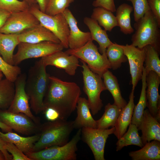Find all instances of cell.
Wrapping results in <instances>:
<instances>
[{"label": "cell", "instance_id": "obj_1", "mask_svg": "<svg viewBox=\"0 0 160 160\" xmlns=\"http://www.w3.org/2000/svg\"><path fill=\"white\" fill-rule=\"evenodd\" d=\"M81 94V89L76 83L50 76L43 100L45 109L50 107L55 109L60 118L67 120L76 108Z\"/></svg>", "mask_w": 160, "mask_h": 160}, {"label": "cell", "instance_id": "obj_2", "mask_svg": "<svg viewBox=\"0 0 160 160\" xmlns=\"http://www.w3.org/2000/svg\"><path fill=\"white\" fill-rule=\"evenodd\" d=\"M46 67L40 59L30 68L26 77L25 90L31 108L36 114L45 109L43 100L50 76L46 71Z\"/></svg>", "mask_w": 160, "mask_h": 160}, {"label": "cell", "instance_id": "obj_3", "mask_svg": "<svg viewBox=\"0 0 160 160\" xmlns=\"http://www.w3.org/2000/svg\"><path fill=\"white\" fill-rule=\"evenodd\" d=\"M74 129L73 121H67L60 118L41 124L38 132L39 138L34 144L31 152L66 144L68 142L70 135Z\"/></svg>", "mask_w": 160, "mask_h": 160}, {"label": "cell", "instance_id": "obj_4", "mask_svg": "<svg viewBox=\"0 0 160 160\" xmlns=\"http://www.w3.org/2000/svg\"><path fill=\"white\" fill-rule=\"evenodd\" d=\"M134 26L135 31L132 36L131 44L139 48L151 45L160 53V25L151 10L136 22Z\"/></svg>", "mask_w": 160, "mask_h": 160}, {"label": "cell", "instance_id": "obj_5", "mask_svg": "<svg viewBox=\"0 0 160 160\" xmlns=\"http://www.w3.org/2000/svg\"><path fill=\"white\" fill-rule=\"evenodd\" d=\"M93 41L91 39L80 48L69 49L65 52L80 59L86 63L91 71L103 78V73L111 68V66L106 52L100 54Z\"/></svg>", "mask_w": 160, "mask_h": 160}, {"label": "cell", "instance_id": "obj_6", "mask_svg": "<svg viewBox=\"0 0 160 160\" xmlns=\"http://www.w3.org/2000/svg\"><path fill=\"white\" fill-rule=\"evenodd\" d=\"M81 61L82 63L83 90L87 96L90 110L92 114L94 115L103 106L100 95L101 93L106 89L102 78L91 71L85 62Z\"/></svg>", "mask_w": 160, "mask_h": 160}, {"label": "cell", "instance_id": "obj_7", "mask_svg": "<svg viewBox=\"0 0 160 160\" xmlns=\"http://www.w3.org/2000/svg\"><path fill=\"white\" fill-rule=\"evenodd\" d=\"M81 135V129H79L71 140L64 145L52 146L25 154L31 160H76L77 144Z\"/></svg>", "mask_w": 160, "mask_h": 160}, {"label": "cell", "instance_id": "obj_8", "mask_svg": "<svg viewBox=\"0 0 160 160\" xmlns=\"http://www.w3.org/2000/svg\"><path fill=\"white\" fill-rule=\"evenodd\" d=\"M29 10L38 19L41 25L57 37L64 48H69V28L63 13L53 16L48 15L40 10L38 5L30 7Z\"/></svg>", "mask_w": 160, "mask_h": 160}, {"label": "cell", "instance_id": "obj_9", "mask_svg": "<svg viewBox=\"0 0 160 160\" xmlns=\"http://www.w3.org/2000/svg\"><path fill=\"white\" fill-rule=\"evenodd\" d=\"M61 43L45 41L36 43L20 42L17 50L13 57V65H18L27 59L42 57L64 49Z\"/></svg>", "mask_w": 160, "mask_h": 160}, {"label": "cell", "instance_id": "obj_10", "mask_svg": "<svg viewBox=\"0 0 160 160\" xmlns=\"http://www.w3.org/2000/svg\"><path fill=\"white\" fill-rule=\"evenodd\" d=\"M114 127L110 129H100L83 127L81 135L83 141L91 150L95 160H105L104 149L107 138L113 134Z\"/></svg>", "mask_w": 160, "mask_h": 160}, {"label": "cell", "instance_id": "obj_11", "mask_svg": "<svg viewBox=\"0 0 160 160\" xmlns=\"http://www.w3.org/2000/svg\"><path fill=\"white\" fill-rule=\"evenodd\" d=\"M0 121L16 132L25 135L38 132L41 124L26 115L0 109Z\"/></svg>", "mask_w": 160, "mask_h": 160}, {"label": "cell", "instance_id": "obj_12", "mask_svg": "<svg viewBox=\"0 0 160 160\" xmlns=\"http://www.w3.org/2000/svg\"><path fill=\"white\" fill-rule=\"evenodd\" d=\"M26 77L25 73H21L15 81L14 97L11 105L7 110L14 113H24L36 123L40 124L39 119L35 116L31 110L29 97L25 90Z\"/></svg>", "mask_w": 160, "mask_h": 160}, {"label": "cell", "instance_id": "obj_13", "mask_svg": "<svg viewBox=\"0 0 160 160\" xmlns=\"http://www.w3.org/2000/svg\"><path fill=\"white\" fill-rule=\"evenodd\" d=\"M39 23L38 19L29 10L11 13L4 26L0 29V33L19 34Z\"/></svg>", "mask_w": 160, "mask_h": 160}, {"label": "cell", "instance_id": "obj_14", "mask_svg": "<svg viewBox=\"0 0 160 160\" xmlns=\"http://www.w3.org/2000/svg\"><path fill=\"white\" fill-rule=\"evenodd\" d=\"M128 61L131 77L132 90H135L139 81L141 79L144 62L145 47L139 48L132 45H120Z\"/></svg>", "mask_w": 160, "mask_h": 160}, {"label": "cell", "instance_id": "obj_15", "mask_svg": "<svg viewBox=\"0 0 160 160\" xmlns=\"http://www.w3.org/2000/svg\"><path fill=\"white\" fill-rule=\"evenodd\" d=\"M146 96L147 106L151 114L160 122V96L159 88L160 76L153 71L146 74Z\"/></svg>", "mask_w": 160, "mask_h": 160}, {"label": "cell", "instance_id": "obj_16", "mask_svg": "<svg viewBox=\"0 0 160 160\" xmlns=\"http://www.w3.org/2000/svg\"><path fill=\"white\" fill-rule=\"evenodd\" d=\"M40 60L46 66L51 65L64 69L71 76H74L77 68L81 66L78 58L62 51L42 57Z\"/></svg>", "mask_w": 160, "mask_h": 160}, {"label": "cell", "instance_id": "obj_17", "mask_svg": "<svg viewBox=\"0 0 160 160\" xmlns=\"http://www.w3.org/2000/svg\"><path fill=\"white\" fill-rule=\"evenodd\" d=\"M69 25L70 32L68 38L69 47L74 49L80 48L91 39L90 32L81 31L79 28L78 22L68 8L63 13Z\"/></svg>", "mask_w": 160, "mask_h": 160}, {"label": "cell", "instance_id": "obj_18", "mask_svg": "<svg viewBox=\"0 0 160 160\" xmlns=\"http://www.w3.org/2000/svg\"><path fill=\"white\" fill-rule=\"evenodd\" d=\"M18 38L20 42L32 44L49 41L60 43L53 33L40 23L18 34Z\"/></svg>", "mask_w": 160, "mask_h": 160}, {"label": "cell", "instance_id": "obj_19", "mask_svg": "<svg viewBox=\"0 0 160 160\" xmlns=\"http://www.w3.org/2000/svg\"><path fill=\"white\" fill-rule=\"evenodd\" d=\"M141 130V137L144 145L152 140L160 141V124L150 113L148 109L144 110L139 126Z\"/></svg>", "mask_w": 160, "mask_h": 160}, {"label": "cell", "instance_id": "obj_20", "mask_svg": "<svg viewBox=\"0 0 160 160\" xmlns=\"http://www.w3.org/2000/svg\"><path fill=\"white\" fill-rule=\"evenodd\" d=\"M77 116L73 121L74 129L83 127L97 128L96 120L92 117L87 100L80 97L76 107Z\"/></svg>", "mask_w": 160, "mask_h": 160}, {"label": "cell", "instance_id": "obj_21", "mask_svg": "<svg viewBox=\"0 0 160 160\" xmlns=\"http://www.w3.org/2000/svg\"><path fill=\"white\" fill-rule=\"evenodd\" d=\"M134 90H132L129 96V100L126 106L120 111L115 125V131L113 133L118 139L126 132L131 122L135 106Z\"/></svg>", "mask_w": 160, "mask_h": 160}, {"label": "cell", "instance_id": "obj_22", "mask_svg": "<svg viewBox=\"0 0 160 160\" xmlns=\"http://www.w3.org/2000/svg\"><path fill=\"white\" fill-rule=\"evenodd\" d=\"M84 22L89 30L92 39L98 44L99 52L101 54L106 52L107 47L113 43L109 38L106 31L103 29L97 22L91 17H84Z\"/></svg>", "mask_w": 160, "mask_h": 160}, {"label": "cell", "instance_id": "obj_23", "mask_svg": "<svg viewBox=\"0 0 160 160\" xmlns=\"http://www.w3.org/2000/svg\"><path fill=\"white\" fill-rule=\"evenodd\" d=\"M0 136L5 142L14 144L25 154L31 151L34 144L39 139L40 134L38 132L33 136L23 137L13 132L4 133L0 131Z\"/></svg>", "mask_w": 160, "mask_h": 160}, {"label": "cell", "instance_id": "obj_24", "mask_svg": "<svg viewBox=\"0 0 160 160\" xmlns=\"http://www.w3.org/2000/svg\"><path fill=\"white\" fill-rule=\"evenodd\" d=\"M18 34L0 33V55L7 63L12 65L14 50L20 43Z\"/></svg>", "mask_w": 160, "mask_h": 160}, {"label": "cell", "instance_id": "obj_25", "mask_svg": "<svg viewBox=\"0 0 160 160\" xmlns=\"http://www.w3.org/2000/svg\"><path fill=\"white\" fill-rule=\"evenodd\" d=\"M129 154L132 160H160V141L153 140L148 142L141 149Z\"/></svg>", "mask_w": 160, "mask_h": 160}, {"label": "cell", "instance_id": "obj_26", "mask_svg": "<svg viewBox=\"0 0 160 160\" xmlns=\"http://www.w3.org/2000/svg\"><path fill=\"white\" fill-rule=\"evenodd\" d=\"M103 78L106 90L109 91L113 97L114 101L113 104L121 110L126 106L127 103L121 95L116 77L108 70L103 73Z\"/></svg>", "mask_w": 160, "mask_h": 160}, {"label": "cell", "instance_id": "obj_27", "mask_svg": "<svg viewBox=\"0 0 160 160\" xmlns=\"http://www.w3.org/2000/svg\"><path fill=\"white\" fill-rule=\"evenodd\" d=\"M133 11L132 7L125 3L121 4L116 9L115 16L118 26L120 31L126 35L130 34L134 31L131 22V14Z\"/></svg>", "mask_w": 160, "mask_h": 160}, {"label": "cell", "instance_id": "obj_28", "mask_svg": "<svg viewBox=\"0 0 160 160\" xmlns=\"http://www.w3.org/2000/svg\"><path fill=\"white\" fill-rule=\"evenodd\" d=\"M91 18L97 21L106 31L111 32L113 28L118 26L116 17L113 12L103 8H94Z\"/></svg>", "mask_w": 160, "mask_h": 160}, {"label": "cell", "instance_id": "obj_29", "mask_svg": "<svg viewBox=\"0 0 160 160\" xmlns=\"http://www.w3.org/2000/svg\"><path fill=\"white\" fill-rule=\"evenodd\" d=\"M146 76L145 70L144 66L141 77L142 87L140 96L137 104L135 105L131 122L136 125L137 128L140 124L145 109L147 106Z\"/></svg>", "mask_w": 160, "mask_h": 160}, {"label": "cell", "instance_id": "obj_30", "mask_svg": "<svg viewBox=\"0 0 160 160\" xmlns=\"http://www.w3.org/2000/svg\"><path fill=\"white\" fill-rule=\"evenodd\" d=\"M138 129L134 124L130 123L127 132L118 139L116 143V151H119L125 146L134 145L141 148L143 146Z\"/></svg>", "mask_w": 160, "mask_h": 160}, {"label": "cell", "instance_id": "obj_31", "mask_svg": "<svg viewBox=\"0 0 160 160\" xmlns=\"http://www.w3.org/2000/svg\"><path fill=\"white\" fill-rule=\"evenodd\" d=\"M104 111L102 117L96 120L97 128L107 129L114 127L121 110L114 104L109 103L105 106Z\"/></svg>", "mask_w": 160, "mask_h": 160}, {"label": "cell", "instance_id": "obj_32", "mask_svg": "<svg viewBox=\"0 0 160 160\" xmlns=\"http://www.w3.org/2000/svg\"><path fill=\"white\" fill-rule=\"evenodd\" d=\"M106 53L111 68L113 70L119 68L122 63L128 60L122 48L115 43H113L107 47Z\"/></svg>", "mask_w": 160, "mask_h": 160}, {"label": "cell", "instance_id": "obj_33", "mask_svg": "<svg viewBox=\"0 0 160 160\" xmlns=\"http://www.w3.org/2000/svg\"><path fill=\"white\" fill-rule=\"evenodd\" d=\"M15 92L14 82L7 79L0 81V109H7L13 100Z\"/></svg>", "mask_w": 160, "mask_h": 160}, {"label": "cell", "instance_id": "obj_34", "mask_svg": "<svg viewBox=\"0 0 160 160\" xmlns=\"http://www.w3.org/2000/svg\"><path fill=\"white\" fill-rule=\"evenodd\" d=\"M145 55L144 62L146 73L153 71L160 76L159 53L153 46L148 45L145 47Z\"/></svg>", "mask_w": 160, "mask_h": 160}, {"label": "cell", "instance_id": "obj_35", "mask_svg": "<svg viewBox=\"0 0 160 160\" xmlns=\"http://www.w3.org/2000/svg\"><path fill=\"white\" fill-rule=\"evenodd\" d=\"M75 0H49L45 13L51 16L63 13Z\"/></svg>", "mask_w": 160, "mask_h": 160}, {"label": "cell", "instance_id": "obj_36", "mask_svg": "<svg viewBox=\"0 0 160 160\" xmlns=\"http://www.w3.org/2000/svg\"><path fill=\"white\" fill-rule=\"evenodd\" d=\"M30 5L26 2L18 0H0V9L11 13L29 10Z\"/></svg>", "mask_w": 160, "mask_h": 160}, {"label": "cell", "instance_id": "obj_37", "mask_svg": "<svg viewBox=\"0 0 160 160\" xmlns=\"http://www.w3.org/2000/svg\"><path fill=\"white\" fill-rule=\"evenodd\" d=\"M0 70L5 78L13 82L21 73V69L19 67L8 63L0 55Z\"/></svg>", "mask_w": 160, "mask_h": 160}, {"label": "cell", "instance_id": "obj_38", "mask_svg": "<svg viewBox=\"0 0 160 160\" xmlns=\"http://www.w3.org/2000/svg\"><path fill=\"white\" fill-rule=\"evenodd\" d=\"M131 2L132 5L134 16L136 22L150 10L147 0H126Z\"/></svg>", "mask_w": 160, "mask_h": 160}, {"label": "cell", "instance_id": "obj_39", "mask_svg": "<svg viewBox=\"0 0 160 160\" xmlns=\"http://www.w3.org/2000/svg\"><path fill=\"white\" fill-rule=\"evenodd\" d=\"M5 148L12 156V160H31L14 144L6 142Z\"/></svg>", "mask_w": 160, "mask_h": 160}, {"label": "cell", "instance_id": "obj_40", "mask_svg": "<svg viewBox=\"0 0 160 160\" xmlns=\"http://www.w3.org/2000/svg\"><path fill=\"white\" fill-rule=\"evenodd\" d=\"M92 5L95 7L103 8L112 12H115L116 10L114 0H95Z\"/></svg>", "mask_w": 160, "mask_h": 160}, {"label": "cell", "instance_id": "obj_41", "mask_svg": "<svg viewBox=\"0 0 160 160\" xmlns=\"http://www.w3.org/2000/svg\"><path fill=\"white\" fill-rule=\"evenodd\" d=\"M150 10L160 25V0H147Z\"/></svg>", "mask_w": 160, "mask_h": 160}, {"label": "cell", "instance_id": "obj_42", "mask_svg": "<svg viewBox=\"0 0 160 160\" xmlns=\"http://www.w3.org/2000/svg\"><path fill=\"white\" fill-rule=\"evenodd\" d=\"M46 118L49 121H53L59 118V114L55 109L50 107L46 108L43 111Z\"/></svg>", "mask_w": 160, "mask_h": 160}, {"label": "cell", "instance_id": "obj_43", "mask_svg": "<svg viewBox=\"0 0 160 160\" xmlns=\"http://www.w3.org/2000/svg\"><path fill=\"white\" fill-rule=\"evenodd\" d=\"M6 142L0 136V150L3 153L5 160H12V156L10 154L5 148Z\"/></svg>", "mask_w": 160, "mask_h": 160}, {"label": "cell", "instance_id": "obj_44", "mask_svg": "<svg viewBox=\"0 0 160 160\" xmlns=\"http://www.w3.org/2000/svg\"><path fill=\"white\" fill-rule=\"evenodd\" d=\"M11 14L9 12L0 9V29L4 26Z\"/></svg>", "mask_w": 160, "mask_h": 160}, {"label": "cell", "instance_id": "obj_45", "mask_svg": "<svg viewBox=\"0 0 160 160\" xmlns=\"http://www.w3.org/2000/svg\"><path fill=\"white\" fill-rule=\"evenodd\" d=\"M37 3L40 10L45 13L46 7L49 0H35Z\"/></svg>", "mask_w": 160, "mask_h": 160}, {"label": "cell", "instance_id": "obj_46", "mask_svg": "<svg viewBox=\"0 0 160 160\" xmlns=\"http://www.w3.org/2000/svg\"><path fill=\"white\" fill-rule=\"evenodd\" d=\"M0 128L4 132H12V129L0 121Z\"/></svg>", "mask_w": 160, "mask_h": 160}, {"label": "cell", "instance_id": "obj_47", "mask_svg": "<svg viewBox=\"0 0 160 160\" xmlns=\"http://www.w3.org/2000/svg\"><path fill=\"white\" fill-rule=\"evenodd\" d=\"M26 2L30 6H32L38 5L37 2L35 0H23Z\"/></svg>", "mask_w": 160, "mask_h": 160}, {"label": "cell", "instance_id": "obj_48", "mask_svg": "<svg viewBox=\"0 0 160 160\" xmlns=\"http://www.w3.org/2000/svg\"><path fill=\"white\" fill-rule=\"evenodd\" d=\"M0 160H5L4 156L2 152L0 150Z\"/></svg>", "mask_w": 160, "mask_h": 160}, {"label": "cell", "instance_id": "obj_49", "mask_svg": "<svg viewBox=\"0 0 160 160\" xmlns=\"http://www.w3.org/2000/svg\"><path fill=\"white\" fill-rule=\"evenodd\" d=\"M3 74L2 71L0 70V81H1L3 77Z\"/></svg>", "mask_w": 160, "mask_h": 160}]
</instances>
